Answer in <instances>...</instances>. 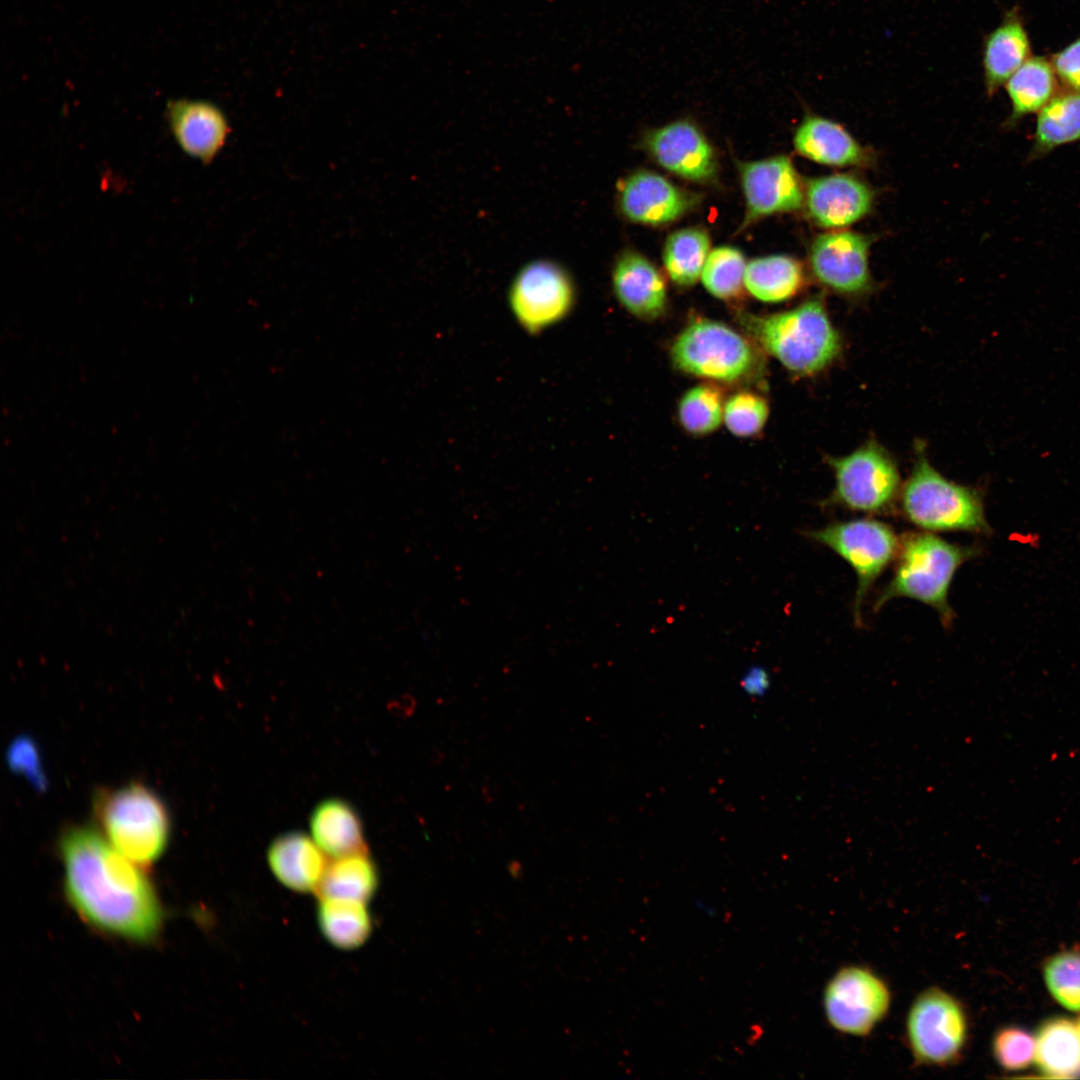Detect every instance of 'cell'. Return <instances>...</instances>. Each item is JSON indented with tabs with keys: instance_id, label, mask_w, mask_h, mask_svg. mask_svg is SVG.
<instances>
[{
	"instance_id": "1",
	"label": "cell",
	"mask_w": 1080,
	"mask_h": 1080,
	"mask_svg": "<svg viewBox=\"0 0 1080 1080\" xmlns=\"http://www.w3.org/2000/svg\"><path fill=\"white\" fill-rule=\"evenodd\" d=\"M65 894L92 927L145 942L156 936L163 912L157 893L139 865L97 831L71 827L60 839Z\"/></svg>"
},
{
	"instance_id": "2",
	"label": "cell",
	"mask_w": 1080,
	"mask_h": 1080,
	"mask_svg": "<svg viewBox=\"0 0 1080 1080\" xmlns=\"http://www.w3.org/2000/svg\"><path fill=\"white\" fill-rule=\"evenodd\" d=\"M742 322L761 347L794 375H817L842 353V337L822 297L774 314L749 315Z\"/></svg>"
},
{
	"instance_id": "3",
	"label": "cell",
	"mask_w": 1080,
	"mask_h": 1080,
	"mask_svg": "<svg viewBox=\"0 0 1080 1080\" xmlns=\"http://www.w3.org/2000/svg\"><path fill=\"white\" fill-rule=\"evenodd\" d=\"M977 545L948 542L928 532H908L900 537L895 568L873 606L879 611L888 601L904 597L933 608L945 628L955 614L948 602L951 582L966 561L978 557Z\"/></svg>"
},
{
	"instance_id": "4",
	"label": "cell",
	"mask_w": 1080,
	"mask_h": 1080,
	"mask_svg": "<svg viewBox=\"0 0 1080 1080\" xmlns=\"http://www.w3.org/2000/svg\"><path fill=\"white\" fill-rule=\"evenodd\" d=\"M898 501L903 517L923 530L991 534L980 492L943 476L920 444Z\"/></svg>"
},
{
	"instance_id": "5",
	"label": "cell",
	"mask_w": 1080,
	"mask_h": 1080,
	"mask_svg": "<svg viewBox=\"0 0 1080 1080\" xmlns=\"http://www.w3.org/2000/svg\"><path fill=\"white\" fill-rule=\"evenodd\" d=\"M94 811L105 839L137 865L154 863L166 850L171 833L168 810L143 784L97 793Z\"/></svg>"
},
{
	"instance_id": "6",
	"label": "cell",
	"mask_w": 1080,
	"mask_h": 1080,
	"mask_svg": "<svg viewBox=\"0 0 1080 1080\" xmlns=\"http://www.w3.org/2000/svg\"><path fill=\"white\" fill-rule=\"evenodd\" d=\"M673 365L706 380L733 383L758 368V354L749 340L731 326L708 318L691 320L673 340Z\"/></svg>"
},
{
	"instance_id": "7",
	"label": "cell",
	"mask_w": 1080,
	"mask_h": 1080,
	"mask_svg": "<svg viewBox=\"0 0 1080 1080\" xmlns=\"http://www.w3.org/2000/svg\"><path fill=\"white\" fill-rule=\"evenodd\" d=\"M835 484L823 507L854 512L887 514L893 511L901 491V478L893 456L876 440H868L851 453L827 456Z\"/></svg>"
},
{
	"instance_id": "8",
	"label": "cell",
	"mask_w": 1080,
	"mask_h": 1080,
	"mask_svg": "<svg viewBox=\"0 0 1080 1080\" xmlns=\"http://www.w3.org/2000/svg\"><path fill=\"white\" fill-rule=\"evenodd\" d=\"M804 535L838 554L853 569L857 578L854 619L862 624L861 608L872 585L896 559L900 537L882 521L860 518L832 522Z\"/></svg>"
},
{
	"instance_id": "9",
	"label": "cell",
	"mask_w": 1080,
	"mask_h": 1080,
	"mask_svg": "<svg viewBox=\"0 0 1080 1080\" xmlns=\"http://www.w3.org/2000/svg\"><path fill=\"white\" fill-rule=\"evenodd\" d=\"M906 1038L917 1063L952 1065L967 1040V1018L961 1003L941 988L926 989L909 1009Z\"/></svg>"
},
{
	"instance_id": "10",
	"label": "cell",
	"mask_w": 1080,
	"mask_h": 1080,
	"mask_svg": "<svg viewBox=\"0 0 1080 1080\" xmlns=\"http://www.w3.org/2000/svg\"><path fill=\"white\" fill-rule=\"evenodd\" d=\"M507 298L520 327L535 335L568 317L575 305L576 289L563 266L552 260L538 259L517 272Z\"/></svg>"
},
{
	"instance_id": "11",
	"label": "cell",
	"mask_w": 1080,
	"mask_h": 1080,
	"mask_svg": "<svg viewBox=\"0 0 1080 1080\" xmlns=\"http://www.w3.org/2000/svg\"><path fill=\"white\" fill-rule=\"evenodd\" d=\"M824 1011L837 1031L866 1036L887 1015L891 993L873 971L861 966L838 970L824 990Z\"/></svg>"
},
{
	"instance_id": "12",
	"label": "cell",
	"mask_w": 1080,
	"mask_h": 1080,
	"mask_svg": "<svg viewBox=\"0 0 1080 1080\" xmlns=\"http://www.w3.org/2000/svg\"><path fill=\"white\" fill-rule=\"evenodd\" d=\"M871 238L849 230H831L816 236L808 252L811 275L825 290L857 298L870 293Z\"/></svg>"
},
{
	"instance_id": "13",
	"label": "cell",
	"mask_w": 1080,
	"mask_h": 1080,
	"mask_svg": "<svg viewBox=\"0 0 1080 1080\" xmlns=\"http://www.w3.org/2000/svg\"><path fill=\"white\" fill-rule=\"evenodd\" d=\"M739 170L746 203L745 224L804 207L805 186L789 157L778 155L742 163Z\"/></svg>"
},
{
	"instance_id": "14",
	"label": "cell",
	"mask_w": 1080,
	"mask_h": 1080,
	"mask_svg": "<svg viewBox=\"0 0 1080 1080\" xmlns=\"http://www.w3.org/2000/svg\"><path fill=\"white\" fill-rule=\"evenodd\" d=\"M874 199L867 183L847 173L811 178L804 188L809 219L826 230H841L862 220L871 212Z\"/></svg>"
},
{
	"instance_id": "15",
	"label": "cell",
	"mask_w": 1080,
	"mask_h": 1080,
	"mask_svg": "<svg viewBox=\"0 0 1080 1080\" xmlns=\"http://www.w3.org/2000/svg\"><path fill=\"white\" fill-rule=\"evenodd\" d=\"M165 115L180 148L204 164H209L216 158L231 132L226 114L218 105L208 100H169Z\"/></svg>"
},
{
	"instance_id": "16",
	"label": "cell",
	"mask_w": 1080,
	"mask_h": 1080,
	"mask_svg": "<svg viewBox=\"0 0 1080 1080\" xmlns=\"http://www.w3.org/2000/svg\"><path fill=\"white\" fill-rule=\"evenodd\" d=\"M647 146L658 164L682 178L708 182L717 174L712 146L690 121H676L653 131Z\"/></svg>"
},
{
	"instance_id": "17",
	"label": "cell",
	"mask_w": 1080,
	"mask_h": 1080,
	"mask_svg": "<svg viewBox=\"0 0 1080 1080\" xmlns=\"http://www.w3.org/2000/svg\"><path fill=\"white\" fill-rule=\"evenodd\" d=\"M697 202V197L650 171H638L621 185L619 204L631 221L646 225L672 222Z\"/></svg>"
},
{
	"instance_id": "18",
	"label": "cell",
	"mask_w": 1080,
	"mask_h": 1080,
	"mask_svg": "<svg viewBox=\"0 0 1080 1080\" xmlns=\"http://www.w3.org/2000/svg\"><path fill=\"white\" fill-rule=\"evenodd\" d=\"M793 144L799 155L830 167H865L872 163L870 151L841 124L807 113L797 127Z\"/></svg>"
},
{
	"instance_id": "19",
	"label": "cell",
	"mask_w": 1080,
	"mask_h": 1080,
	"mask_svg": "<svg viewBox=\"0 0 1080 1080\" xmlns=\"http://www.w3.org/2000/svg\"><path fill=\"white\" fill-rule=\"evenodd\" d=\"M612 285L620 304L641 320H655L667 306L665 280L657 268L635 252L621 255L612 271Z\"/></svg>"
},
{
	"instance_id": "20",
	"label": "cell",
	"mask_w": 1080,
	"mask_h": 1080,
	"mask_svg": "<svg viewBox=\"0 0 1080 1080\" xmlns=\"http://www.w3.org/2000/svg\"><path fill=\"white\" fill-rule=\"evenodd\" d=\"M1032 47L1018 7L1006 11L1000 24L983 40L982 67L985 90L993 96L1030 57Z\"/></svg>"
},
{
	"instance_id": "21",
	"label": "cell",
	"mask_w": 1080,
	"mask_h": 1080,
	"mask_svg": "<svg viewBox=\"0 0 1080 1080\" xmlns=\"http://www.w3.org/2000/svg\"><path fill=\"white\" fill-rule=\"evenodd\" d=\"M267 862L282 885L300 893L315 892L327 866L325 853L314 839L299 831L275 838L268 847Z\"/></svg>"
},
{
	"instance_id": "22",
	"label": "cell",
	"mask_w": 1080,
	"mask_h": 1080,
	"mask_svg": "<svg viewBox=\"0 0 1080 1080\" xmlns=\"http://www.w3.org/2000/svg\"><path fill=\"white\" fill-rule=\"evenodd\" d=\"M310 828L314 841L332 858L368 852L360 816L347 801L320 802L312 811Z\"/></svg>"
},
{
	"instance_id": "23",
	"label": "cell",
	"mask_w": 1080,
	"mask_h": 1080,
	"mask_svg": "<svg viewBox=\"0 0 1080 1080\" xmlns=\"http://www.w3.org/2000/svg\"><path fill=\"white\" fill-rule=\"evenodd\" d=\"M1011 104L1006 126L1037 114L1061 89L1048 57H1030L1003 86Z\"/></svg>"
},
{
	"instance_id": "24",
	"label": "cell",
	"mask_w": 1080,
	"mask_h": 1080,
	"mask_svg": "<svg viewBox=\"0 0 1080 1080\" xmlns=\"http://www.w3.org/2000/svg\"><path fill=\"white\" fill-rule=\"evenodd\" d=\"M1080 141V91H1060L1037 113L1028 160Z\"/></svg>"
},
{
	"instance_id": "25",
	"label": "cell",
	"mask_w": 1080,
	"mask_h": 1080,
	"mask_svg": "<svg viewBox=\"0 0 1080 1080\" xmlns=\"http://www.w3.org/2000/svg\"><path fill=\"white\" fill-rule=\"evenodd\" d=\"M1035 1060L1042 1073L1054 1078L1080 1076V1029L1065 1018L1043 1023L1035 1038Z\"/></svg>"
},
{
	"instance_id": "26",
	"label": "cell",
	"mask_w": 1080,
	"mask_h": 1080,
	"mask_svg": "<svg viewBox=\"0 0 1080 1080\" xmlns=\"http://www.w3.org/2000/svg\"><path fill=\"white\" fill-rule=\"evenodd\" d=\"M805 275L798 260L788 255H771L747 263L744 286L756 299L779 303L796 296L804 287Z\"/></svg>"
},
{
	"instance_id": "27",
	"label": "cell",
	"mask_w": 1080,
	"mask_h": 1080,
	"mask_svg": "<svg viewBox=\"0 0 1080 1080\" xmlns=\"http://www.w3.org/2000/svg\"><path fill=\"white\" fill-rule=\"evenodd\" d=\"M379 874L367 853L333 858L315 891L319 899H345L367 903L374 896Z\"/></svg>"
},
{
	"instance_id": "28",
	"label": "cell",
	"mask_w": 1080,
	"mask_h": 1080,
	"mask_svg": "<svg viewBox=\"0 0 1080 1080\" xmlns=\"http://www.w3.org/2000/svg\"><path fill=\"white\" fill-rule=\"evenodd\" d=\"M318 922L323 936L337 948L355 949L366 942L372 921L366 903L322 898L319 899Z\"/></svg>"
},
{
	"instance_id": "29",
	"label": "cell",
	"mask_w": 1080,
	"mask_h": 1080,
	"mask_svg": "<svg viewBox=\"0 0 1080 1080\" xmlns=\"http://www.w3.org/2000/svg\"><path fill=\"white\" fill-rule=\"evenodd\" d=\"M710 253L708 234L699 228H685L666 240L663 262L667 275L676 285L688 287L700 279Z\"/></svg>"
},
{
	"instance_id": "30",
	"label": "cell",
	"mask_w": 1080,
	"mask_h": 1080,
	"mask_svg": "<svg viewBox=\"0 0 1080 1080\" xmlns=\"http://www.w3.org/2000/svg\"><path fill=\"white\" fill-rule=\"evenodd\" d=\"M724 397L712 383L688 389L680 398L677 415L683 429L694 436L708 435L723 423Z\"/></svg>"
},
{
	"instance_id": "31",
	"label": "cell",
	"mask_w": 1080,
	"mask_h": 1080,
	"mask_svg": "<svg viewBox=\"0 0 1080 1080\" xmlns=\"http://www.w3.org/2000/svg\"><path fill=\"white\" fill-rule=\"evenodd\" d=\"M746 266L745 258L738 249L717 247L710 251L700 279L712 296L725 301L734 300L742 292Z\"/></svg>"
},
{
	"instance_id": "32",
	"label": "cell",
	"mask_w": 1080,
	"mask_h": 1080,
	"mask_svg": "<svg viewBox=\"0 0 1080 1080\" xmlns=\"http://www.w3.org/2000/svg\"><path fill=\"white\" fill-rule=\"evenodd\" d=\"M769 410V404L763 396L751 391H741L725 401L723 423L729 432L737 437H753L765 427Z\"/></svg>"
},
{
	"instance_id": "33",
	"label": "cell",
	"mask_w": 1080,
	"mask_h": 1080,
	"mask_svg": "<svg viewBox=\"0 0 1080 1080\" xmlns=\"http://www.w3.org/2000/svg\"><path fill=\"white\" fill-rule=\"evenodd\" d=\"M1044 976L1049 991L1060 1004L1080 1010V953L1055 955L1046 964Z\"/></svg>"
},
{
	"instance_id": "34",
	"label": "cell",
	"mask_w": 1080,
	"mask_h": 1080,
	"mask_svg": "<svg viewBox=\"0 0 1080 1080\" xmlns=\"http://www.w3.org/2000/svg\"><path fill=\"white\" fill-rule=\"evenodd\" d=\"M993 1054L1008 1070L1026 1068L1035 1058V1038L1018 1027H1005L993 1038Z\"/></svg>"
},
{
	"instance_id": "35",
	"label": "cell",
	"mask_w": 1080,
	"mask_h": 1080,
	"mask_svg": "<svg viewBox=\"0 0 1080 1080\" xmlns=\"http://www.w3.org/2000/svg\"><path fill=\"white\" fill-rule=\"evenodd\" d=\"M1062 89L1080 91V37L1049 57Z\"/></svg>"
},
{
	"instance_id": "36",
	"label": "cell",
	"mask_w": 1080,
	"mask_h": 1080,
	"mask_svg": "<svg viewBox=\"0 0 1080 1080\" xmlns=\"http://www.w3.org/2000/svg\"><path fill=\"white\" fill-rule=\"evenodd\" d=\"M769 686V674L760 666L751 667L741 679V687L746 693L752 696L764 694Z\"/></svg>"
},
{
	"instance_id": "37",
	"label": "cell",
	"mask_w": 1080,
	"mask_h": 1080,
	"mask_svg": "<svg viewBox=\"0 0 1080 1080\" xmlns=\"http://www.w3.org/2000/svg\"><path fill=\"white\" fill-rule=\"evenodd\" d=\"M1079 1029H1080V1022H1079Z\"/></svg>"
}]
</instances>
